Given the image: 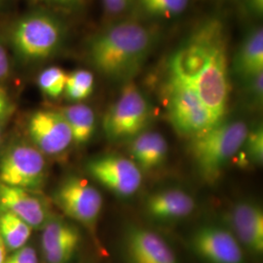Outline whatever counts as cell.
Masks as SVG:
<instances>
[{
    "label": "cell",
    "instance_id": "1",
    "mask_svg": "<svg viewBox=\"0 0 263 263\" xmlns=\"http://www.w3.org/2000/svg\"><path fill=\"white\" fill-rule=\"evenodd\" d=\"M151 28L135 21L114 24L91 40L88 56L95 68L115 80H128L145 64L155 45Z\"/></svg>",
    "mask_w": 263,
    "mask_h": 263
},
{
    "label": "cell",
    "instance_id": "2",
    "mask_svg": "<svg viewBox=\"0 0 263 263\" xmlns=\"http://www.w3.org/2000/svg\"><path fill=\"white\" fill-rule=\"evenodd\" d=\"M248 131L242 120H222L190 139L189 152L204 181L213 184L220 179L241 149Z\"/></svg>",
    "mask_w": 263,
    "mask_h": 263
},
{
    "label": "cell",
    "instance_id": "3",
    "mask_svg": "<svg viewBox=\"0 0 263 263\" xmlns=\"http://www.w3.org/2000/svg\"><path fill=\"white\" fill-rule=\"evenodd\" d=\"M153 118L151 104L139 87L128 82L105 113L104 134L109 141H130L146 131Z\"/></svg>",
    "mask_w": 263,
    "mask_h": 263
},
{
    "label": "cell",
    "instance_id": "4",
    "mask_svg": "<svg viewBox=\"0 0 263 263\" xmlns=\"http://www.w3.org/2000/svg\"><path fill=\"white\" fill-rule=\"evenodd\" d=\"M48 179V163L27 141H14L0 154V182L13 187L41 192Z\"/></svg>",
    "mask_w": 263,
    "mask_h": 263
},
{
    "label": "cell",
    "instance_id": "5",
    "mask_svg": "<svg viewBox=\"0 0 263 263\" xmlns=\"http://www.w3.org/2000/svg\"><path fill=\"white\" fill-rule=\"evenodd\" d=\"M64 28L56 17L36 12L20 20L12 32L13 45L23 58L43 60L53 55L64 39Z\"/></svg>",
    "mask_w": 263,
    "mask_h": 263
},
{
    "label": "cell",
    "instance_id": "6",
    "mask_svg": "<svg viewBox=\"0 0 263 263\" xmlns=\"http://www.w3.org/2000/svg\"><path fill=\"white\" fill-rule=\"evenodd\" d=\"M52 202L65 216L92 234L96 233L104 200L101 192L88 179L78 176L67 177L53 192Z\"/></svg>",
    "mask_w": 263,
    "mask_h": 263
},
{
    "label": "cell",
    "instance_id": "7",
    "mask_svg": "<svg viewBox=\"0 0 263 263\" xmlns=\"http://www.w3.org/2000/svg\"><path fill=\"white\" fill-rule=\"evenodd\" d=\"M166 93L168 118L180 136L191 139L215 126L211 114L191 86L169 76Z\"/></svg>",
    "mask_w": 263,
    "mask_h": 263
},
{
    "label": "cell",
    "instance_id": "8",
    "mask_svg": "<svg viewBox=\"0 0 263 263\" xmlns=\"http://www.w3.org/2000/svg\"><path fill=\"white\" fill-rule=\"evenodd\" d=\"M88 175L117 197L136 194L142 183V172L130 158L119 154H104L89 160Z\"/></svg>",
    "mask_w": 263,
    "mask_h": 263
},
{
    "label": "cell",
    "instance_id": "9",
    "mask_svg": "<svg viewBox=\"0 0 263 263\" xmlns=\"http://www.w3.org/2000/svg\"><path fill=\"white\" fill-rule=\"evenodd\" d=\"M191 251L205 263H247L244 249L224 226L205 224L189 238Z\"/></svg>",
    "mask_w": 263,
    "mask_h": 263
},
{
    "label": "cell",
    "instance_id": "10",
    "mask_svg": "<svg viewBox=\"0 0 263 263\" xmlns=\"http://www.w3.org/2000/svg\"><path fill=\"white\" fill-rule=\"evenodd\" d=\"M28 139L44 156H63L73 143L72 134L59 110H38L28 119Z\"/></svg>",
    "mask_w": 263,
    "mask_h": 263
},
{
    "label": "cell",
    "instance_id": "11",
    "mask_svg": "<svg viewBox=\"0 0 263 263\" xmlns=\"http://www.w3.org/2000/svg\"><path fill=\"white\" fill-rule=\"evenodd\" d=\"M223 222L244 251L259 256L263 253V211L251 199H243L233 204L223 216Z\"/></svg>",
    "mask_w": 263,
    "mask_h": 263
},
{
    "label": "cell",
    "instance_id": "12",
    "mask_svg": "<svg viewBox=\"0 0 263 263\" xmlns=\"http://www.w3.org/2000/svg\"><path fill=\"white\" fill-rule=\"evenodd\" d=\"M0 209L25 221L32 230H41L55 214L41 192L13 187L0 182Z\"/></svg>",
    "mask_w": 263,
    "mask_h": 263
},
{
    "label": "cell",
    "instance_id": "13",
    "mask_svg": "<svg viewBox=\"0 0 263 263\" xmlns=\"http://www.w3.org/2000/svg\"><path fill=\"white\" fill-rule=\"evenodd\" d=\"M123 253L127 263H179L158 233L141 226L127 227L123 235Z\"/></svg>",
    "mask_w": 263,
    "mask_h": 263
},
{
    "label": "cell",
    "instance_id": "14",
    "mask_svg": "<svg viewBox=\"0 0 263 263\" xmlns=\"http://www.w3.org/2000/svg\"><path fill=\"white\" fill-rule=\"evenodd\" d=\"M77 226L54 216L41 229V253L44 263H69L81 243Z\"/></svg>",
    "mask_w": 263,
    "mask_h": 263
},
{
    "label": "cell",
    "instance_id": "15",
    "mask_svg": "<svg viewBox=\"0 0 263 263\" xmlns=\"http://www.w3.org/2000/svg\"><path fill=\"white\" fill-rule=\"evenodd\" d=\"M196 207L194 198L179 188L158 190L148 195L144 211L153 221L160 223L176 222L191 216Z\"/></svg>",
    "mask_w": 263,
    "mask_h": 263
},
{
    "label": "cell",
    "instance_id": "16",
    "mask_svg": "<svg viewBox=\"0 0 263 263\" xmlns=\"http://www.w3.org/2000/svg\"><path fill=\"white\" fill-rule=\"evenodd\" d=\"M168 142L158 132L144 131L130 140V159L142 171L158 169L168 157Z\"/></svg>",
    "mask_w": 263,
    "mask_h": 263
},
{
    "label": "cell",
    "instance_id": "17",
    "mask_svg": "<svg viewBox=\"0 0 263 263\" xmlns=\"http://www.w3.org/2000/svg\"><path fill=\"white\" fill-rule=\"evenodd\" d=\"M233 70L243 81L263 72V30L261 27L250 29L236 52Z\"/></svg>",
    "mask_w": 263,
    "mask_h": 263
},
{
    "label": "cell",
    "instance_id": "18",
    "mask_svg": "<svg viewBox=\"0 0 263 263\" xmlns=\"http://www.w3.org/2000/svg\"><path fill=\"white\" fill-rule=\"evenodd\" d=\"M59 111L63 114L69 126L73 143L83 145L90 141L96 129V115L89 105L71 104L62 107Z\"/></svg>",
    "mask_w": 263,
    "mask_h": 263
},
{
    "label": "cell",
    "instance_id": "19",
    "mask_svg": "<svg viewBox=\"0 0 263 263\" xmlns=\"http://www.w3.org/2000/svg\"><path fill=\"white\" fill-rule=\"evenodd\" d=\"M32 229L8 211L0 209V237L7 252L12 253L28 244Z\"/></svg>",
    "mask_w": 263,
    "mask_h": 263
},
{
    "label": "cell",
    "instance_id": "20",
    "mask_svg": "<svg viewBox=\"0 0 263 263\" xmlns=\"http://www.w3.org/2000/svg\"><path fill=\"white\" fill-rule=\"evenodd\" d=\"M94 74L85 69H77L66 76L65 95L69 101L81 102L94 91Z\"/></svg>",
    "mask_w": 263,
    "mask_h": 263
},
{
    "label": "cell",
    "instance_id": "21",
    "mask_svg": "<svg viewBox=\"0 0 263 263\" xmlns=\"http://www.w3.org/2000/svg\"><path fill=\"white\" fill-rule=\"evenodd\" d=\"M140 9L154 18L170 19L180 15L187 8L189 0H137Z\"/></svg>",
    "mask_w": 263,
    "mask_h": 263
},
{
    "label": "cell",
    "instance_id": "22",
    "mask_svg": "<svg viewBox=\"0 0 263 263\" xmlns=\"http://www.w3.org/2000/svg\"><path fill=\"white\" fill-rule=\"evenodd\" d=\"M238 154L244 156V158L241 159V165L260 166L262 164L263 130L261 125L258 124L251 130L249 129L244 143Z\"/></svg>",
    "mask_w": 263,
    "mask_h": 263
},
{
    "label": "cell",
    "instance_id": "23",
    "mask_svg": "<svg viewBox=\"0 0 263 263\" xmlns=\"http://www.w3.org/2000/svg\"><path fill=\"white\" fill-rule=\"evenodd\" d=\"M66 74L58 66L45 68L38 76V86L41 92L50 99H57L65 92Z\"/></svg>",
    "mask_w": 263,
    "mask_h": 263
},
{
    "label": "cell",
    "instance_id": "24",
    "mask_svg": "<svg viewBox=\"0 0 263 263\" xmlns=\"http://www.w3.org/2000/svg\"><path fill=\"white\" fill-rule=\"evenodd\" d=\"M246 93L248 95L252 104H258L262 103L263 72H259L244 80Z\"/></svg>",
    "mask_w": 263,
    "mask_h": 263
},
{
    "label": "cell",
    "instance_id": "25",
    "mask_svg": "<svg viewBox=\"0 0 263 263\" xmlns=\"http://www.w3.org/2000/svg\"><path fill=\"white\" fill-rule=\"evenodd\" d=\"M4 263H39V258L35 249L27 244L7 254Z\"/></svg>",
    "mask_w": 263,
    "mask_h": 263
},
{
    "label": "cell",
    "instance_id": "26",
    "mask_svg": "<svg viewBox=\"0 0 263 263\" xmlns=\"http://www.w3.org/2000/svg\"><path fill=\"white\" fill-rule=\"evenodd\" d=\"M32 2L41 5L53 6L62 9L73 10L80 8L87 0H31Z\"/></svg>",
    "mask_w": 263,
    "mask_h": 263
},
{
    "label": "cell",
    "instance_id": "27",
    "mask_svg": "<svg viewBox=\"0 0 263 263\" xmlns=\"http://www.w3.org/2000/svg\"><path fill=\"white\" fill-rule=\"evenodd\" d=\"M104 9L110 15H118L128 9L132 0H103Z\"/></svg>",
    "mask_w": 263,
    "mask_h": 263
},
{
    "label": "cell",
    "instance_id": "28",
    "mask_svg": "<svg viewBox=\"0 0 263 263\" xmlns=\"http://www.w3.org/2000/svg\"><path fill=\"white\" fill-rule=\"evenodd\" d=\"M10 71L9 58L6 50L0 44V81L7 78Z\"/></svg>",
    "mask_w": 263,
    "mask_h": 263
},
{
    "label": "cell",
    "instance_id": "29",
    "mask_svg": "<svg viewBox=\"0 0 263 263\" xmlns=\"http://www.w3.org/2000/svg\"><path fill=\"white\" fill-rule=\"evenodd\" d=\"M247 10L257 17H261L263 14V0H244Z\"/></svg>",
    "mask_w": 263,
    "mask_h": 263
},
{
    "label": "cell",
    "instance_id": "30",
    "mask_svg": "<svg viewBox=\"0 0 263 263\" xmlns=\"http://www.w3.org/2000/svg\"><path fill=\"white\" fill-rule=\"evenodd\" d=\"M12 109V105L10 103L7 94L0 88V120L5 118Z\"/></svg>",
    "mask_w": 263,
    "mask_h": 263
},
{
    "label": "cell",
    "instance_id": "31",
    "mask_svg": "<svg viewBox=\"0 0 263 263\" xmlns=\"http://www.w3.org/2000/svg\"><path fill=\"white\" fill-rule=\"evenodd\" d=\"M7 250L5 248V245L3 243L1 237H0V263H4L5 258L7 256Z\"/></svg>",
    "mask_w": 263,
    "mask_h": 263
},
{
    "label": "cell",
    "instance_id": "32",
    "mask_svg": "<svg viewBox=\"0 0 263 263\" xmlns=\"http://www.w3.org/2000/svg\"><path fill=\"white\" fill-rule=\"evenodd\" d=\"M1 138H2V126L0 124V141H1Z\"/></svg>",
    "mask_w": 263,
    "mask_h": 263
}]
</instances>
